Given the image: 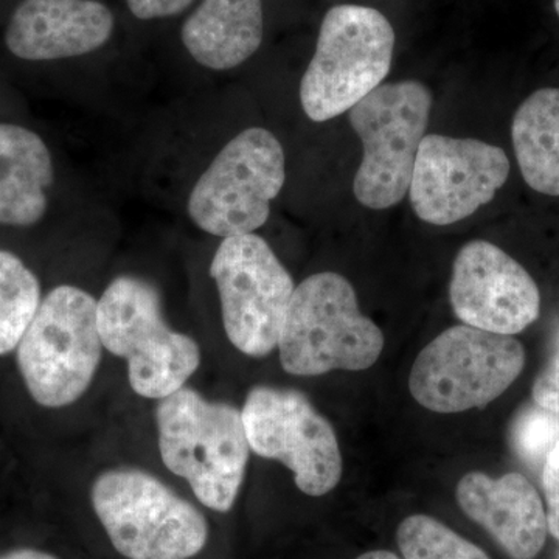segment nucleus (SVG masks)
<instances>
[{
    "instance_id": "13",
    "label": "nucleus",
    "mask_w": 559,
    "mask_h": 559,
    "mask_svg": "<svg viewBox=\"0 0 559 559\" xmlns=\"http://www.w3.org/2000/svg\"><path fill=\"white\" fill-rule=\"evenodd\" d=\"M450 300L463 325L514 336L539 318L540 294L522 264L492 242L474 240L452 266Z\"/></svg>"
},
{
    "instance_id": "8",
    "label": "nucleus",
    "mask_w": 559,
    "mask_h": 559,
    "mask_svg": "<svg viewBox=\"0 0 559 559\" xmlns=\"http://www.w3.org/2000/svg\"><path fill=\"white\" fill-rule=\"evenodd\" d=\"M524 367V345L513 336L451 326L419 352L409 390L430 412L460 414L498 400Z\"/></svg>"
},
{
    "instance_id": "23",
    "label": "nucleus",
    "mask_w": 559,
    "mask_h": 559,
    "mask_svg": "<svg viewBox=\"0 0 559 559\" xmlns=\"http://www.w3.org/2000/svg\"><path fill=\"white\" fill-rule=\"evenodd\" d=\"M533 400L543 409L559 414V349L557 356L540 370L533 384Z\"/></svg>"
},
{
    "instance_id": "20",
    "label": "nucleus",
    "mask_w": 559,
    "mask_h": 559,
    "mask_svg": "<svg viewBox=\"0 0 559 559\" xmlns=\"http://www.w3.org/2000/svg\"><path fill=\"white\" fill-rule=\"evenodd\" d=\"M396 543L404 559H489L476 544L426 514L401 522Z\"/></svg>"
},
{
    "instance_id": "15",
    "label": "nucleus",
    "mask_w": 559,
    "mask_h": 559,
    "mask_svg": "<svg viewBox=\"0 0 559 559\" xmlns=\"http://www.w3.org/2000/svg\"><path fill=\"white\" fill-rule=\"evenodd\" d=\"M455 498L471 521L487 530L513 559H535L546 544L549 525L539 492L520 473L491 479L484 473L465 474Z\"/></svg>"
},
{
    "instance_id": "18",
    "label": "nucleus",
    "mask_w": 559,
    "mask_h": 559,
    "mask_svg": "<svg viewBox=\"0 0 559 559\" xmlns=\"http://www.w3.org/2000/svg\"><path fill=\"white\" fill-rule=\"evenodd\" d=\"M511 140L530 189L559 198V87H544L522 103Z\"/></svg>"
},
{
    "instance_id": "9",
    "label": "nucleus",
    "mask_w": 559,
    "mask_h": 559,
    "mask_svg": "<svg viewBox=\"0 0 559 559\" xmlns=\"http://www.w3.org/2000/svg\"><path fill=\"white\" fill-rule=\"evenodd\" d=\"M286 180L282 143L264 128L235 135L191 190L189 215L205 234L227 238L266 224Z\"/></svg>"
},
{
    "instance_id": "10",
    "label": "nucleus",
    "mask_w": 559,
    "mask_h": 559,
    "mask_svg": "<svg viewBox=\"0 0 559 559\" xmlns=\"http://www.w3.org/2000/svg\"><path fill=\"white\" fill-rule=\"evenodd\" d=\"M210 275L230 344L252 358L274 352L296 285L271 246L255 234L223 238Z\"/></svg>"
},
{
    "instance_id": "28",
    "label": "nucleus",
    "mask_w": 559,
    "mask_h": 559,
    "mask_svg": "<svg viewBox=\"0 0 559 559\" xmlns=\"http://www.w3.org/2000/svg\"><path fill=\"white\" fill-rule=\"evenodd\" d=\"M559 559V558H558Z\"/></svg>"
},
{
    "instance_id": "3",
    "label": "nucleus",
    "mask_w": 559,
    "mask_h": 559,
    "mask_svg": "<svg viewBox=\"0 0 559 559\" xmlns=\"http://www.w3.org/2000/svg\"><path fill=\"white\" fill-rule=\"evenodd\" d=\"M91 502L114 549L127 559H191L207 546L204 514L148 471H105L92 484Z\"/></svg>"
},
{
    "instance_id": "21",
    "label": "nucleus",
    "mask_w": 559,
    "mask_h": 559,
    "mask_svg": "<svg viewBox=\"0 0 559 559\" xmlns=\"http://www.w3.org/2000/svg\"><path fill=\"white\" fill-rule=\"evenodd\" d=\"M510 440L527 465L543 469L547 455L559 440V414L543 409L538 404L525 407L511 426Z\"/></svg>"
},
{
    "instance_id": "22",
    "label": "nucleus",
    "mask_w": 559,
    "mask_h": 559,
    "mask_svg": "<svg viewBox=\"0 0 559 559\" xmlns=\"http://www.w3.org/2000/svg\"><path fill=\"white\" fill-rule=\"evenodd\" d=\"M543 488L547 502V525L559 540V440L543 466Z\"/></svg>"
},
{
    "instance_id": "6",
    "label": "nucleus",
    "mask_w": 559,
    "mask_h": 559,
    "mask_svg": "<svg viewBox=\"0 0 559 559\" xmlns=\"http://www.w3.org/2000/svg\"><path fill=\"white\" fill-rule=\"evenodd\" d=\"M97 300L76 286L51 289L16 347L17 367L39 406L60 409L79 401L100 367Z\"/></svg>"
},
{
    "instance_id": "19",
    "label": "nucleus",
    "mask_w": 559,
    "mask_h": 559,
    "mask_svg": "<svg viewBox=\"0 0 559 559\" xmlns=\"http://www.w3.org/2000/svg\"><path fill=\"white\" fill-rule=\"evenodd\" d=\"M40 301L35 272L20 257L0 249V356L16 349Z\"/></svg>"
},
{
    "instance_id": "12",
    "label": "nucleus",
    "mask_w": 559,
    "mask_h": 559,
    "mask_svg": "<svg viewBox=\"0 0 559 559\" xmlns=\"http://www.w3.org/2000/svg\"><path fill=\"white\" fill-rule=\"evenodd\" d=\"M510 168L506 151L491 143L426 135L412 173V209L425 223L451 226L495 200Z\"/></svg>"
},
{
    "instance_id": "14",
    "label": "nucleus",
    "mask_w": 559,
    "mask_h": 559,
    "mask_svg": "<svg viewBox=\"0 0 559 559\" xmlns=\"http://www.w3.org/2000/svg\"><path fill=\"white\" fill-rule=\"evenodd\" d=\"M114 16L97 0H24L5 31V44L25 61H57L100 49Z\"/></svg>"
},
{
    "instance_id": "27",
    "label": "nucleus",
    "mask_w": 559,
    "mask_h": 559,
    "mask_svg": "<svg viewBox=\"0 0 559 559\" xmlns=\"http://www.w3.org/2000/svg\"><path fill=\"white\" fill-rule=\"evenodd\" d=\"M555 11H557V16L559 20V0H554Z\"/></svg>"
},
{
    "instance_id": "2",
    "label": "nucleus",
    "mask_w": 559,
    "mask_h": 559,
    "mask_svg": "<svg viewBox=\"0 0 559 559\" xmlns=\"http://www.w3.org/2000/svg\"><path fill=\"white\" fill-rule=\"evenodd\" d=\"M277 348L283 370L294 377L362 371L380 359L384 334L360 312L347 278L319 272L296 286Z\"/></svg>"
},
{
    "instance_id": "4",
    "label": "nucleus",
    "mask_w": 559,
    "mask_h": 559,
    "mask_svg": "<svg viewBox=\"0 0 559 559\" xmlns=\"http://www.w3.org/2000/svg\"><path fill=\"white\" fill-rule=\"evenodd\" d=\"M97 319L103 347L127 359L131 389L142 399L178 392L200 369V344L168 325L159 290L146 280L114 278L97 301Z\"/></svg>"
},
{
    "instance_id": "11",
    "label": "nucleus",
    "mask_w": 559,
    "mask_h": 559,
    "mask_svg": "<svg viewBox=\"0 0 559 559\" xmlns=\"http://www.w3.org/2000/svg\"><path fill=\"white\" fill-rule=\"evenodd\" d=\"M241 415L250 451L283 463L301 492L320 498L340 485L344 466L336 432L304 393L257 385Z\"/></svg>"
},
{
    "instance_id": "25",
    "label": "nucleus",
    "mask_w": 559,
    "mask_h": 559,
    "mask_svg": "<svg viewBox=\"0 0 559 559\" xmlns=\"http://www.w3.org/2000/svg\"><path fill=\"white\" fill-rule=\"evenodd\" d=\"M0 559H60L47 551L36 549H20L0 555Z\"/></svg>"
},
{
    "instance_id": "16",
    "label": "nucleus",
    "mask_w": 559,
    "mask_h": 559,
    "mask_svg": "<svg viewBox=\"0 0 559 559\" xmlns=\"http://www.w3.org/2000/svg\"><path fill=\"white\" fill-rule=\"evenodd\" d=\"M261 0H202L182 25V43L198 64L230 70L249 60L263 43Z\"/></svg>"
},
{
    "instance_id": "7",
    "label": "nucleus",
    "mask_w": 559,
    "mask_h": 559,
    "mask_svg": "<svg viewBox=\"0 0 559 559\" xmlns=\"http://www.w3.org/2000/svg\"><path fill=\"white\" fill-rule=\"evenodd\" d=\"M432 103L425 84L404 80L381 84L349 109V123L364 150L353 191L364 207H395L409 193Z\"/></svg>"
},
{
    "instance_id": "5",
    "label": "nucleus",
    "mask_w": 559,
    "mask_h": 559,
    "mask_svg": "<svg viewBox=\"0 0 559 559\" xmlns=\"http://www.w3.org/2000/svg\"><path fill=\"white\" fill-rule=\"evenodd\" d=\"M395 44L393 25L380 10L356 3L331 7L300 81L308 119H336L380 87L392 68Z\"/></svg>"
},
{
    "instance_id": "17",
    "label": "nucleus",
    "mask_w": 559,
    "mask_h": 559,
    "mask_svg": "<svg viewBox=\"0 0 559 559\" xmlns=\"http://www.w3.org/2000/svg\"><path fill=\"white\" fill-rule=\"evenodd\" d=\"M53 179L46 142L20 124L0 123V226L38 224L46 215Z\"/></svg>"
},
{
    "instance_id": "1",
    "label": "nucleus",
    "mask_w": 559,
    "mask_h": 559,
    "mask_svg": "<svg viewBox=\"0 0 559 559\" xmlns=\"http://www.w3.org/2000/svg\"><path fill=\"white\" fill-rule=\"evenodd\" d=\"M156 426L167 469L187 480L205 509H234L250 454L241 409L182 388L159 400Z\"/></svg>"
},
{
    "instance_id": "26",
    "label": "nucleus",
    "mask_w": 559,
    "mask_h": 559,
    "mask_svg": "<svg viewBox=\"0 0 559 559\" xmlns=\"http://www.w3.org/2000/svg\"><path fill=\"white\" fill-rule=\"evenodd\" d=\"M356 559H401L396 557L395 554H392V551L388 550H373V551H367V554L360 555L359 558Z\"/></svg>"
},
{
    "instance_id": "24",
    "label": "nucleus",
    "mask_w": 559,
    "mask_h": 559,
    "mask_svg": "<svg viewBox=\"0 0 559 559\" xmlns=\"http://www.w3.org/2000/svg\"><path fill=\"white\" fill-rule=\"evenodd\" d=\"M193 0H127L131 13L143 21L160 20L179 14Z\"/></svg>"
}]
</instances>
